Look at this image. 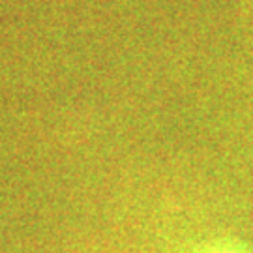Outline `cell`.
Returning a JSON list of instances; mask_svg holds the SVG:
<instances>
[{
	"instance_id": "1",
	"label": "cell",
	"mask_w": 253,
	"mask_h": 253,
	"mask_svg": "<svg viewBox=\"0 0 253 253\" xmlns=\"http://www.w3.org/2000/svg\"><path fill=\"white\" fill-rule=\"evenodd\" d=\"M240 2V11H242V17L246 19L248 25L253 27V0H238Z\"/></svg>"
}]
</instances>
